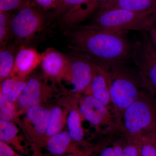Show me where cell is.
Here are the masks:
<instances>
[{
    "label": "cell",
    "instance_id": "3957f363",
    "mask_svg": "<svg viewBox=\"0 0 156 156\" xmlns=\"http://www.w3.org/2000/svg\"><path fill=\"white\" fill-rule=\"evenodd\" d=\"M156 128V97L145 90L124 111L121 130L127 136L140 137Z\"/></svg>",
    "mask_w": 156,
    "mask_h": 156
},
{
    "label": "cell",
    "instance_id": "2e32d148",
    "mask_svg": "<svg viewBox=\"0 0 156 156\" xmlns=\"http://www.w3.org/2000/svg\"><path fill=\"white\" fill-rule=\"evenodd\" d=\"M114 9L138 12H156V0H109L97 11Z\"/></svg>",
    "mask_w": 156,
    "mask_h": 156
},
{
    "label": "cell",
    "instance_id": "ffe728a7",
    "mask_svg": "<svg viewBox=\"0 0 156 156\" xmlns=\"http://www.w3.org/2000/svg\"><path fill=\"white\" fill-rule=\"evenodd\" d=\"M67 115L66 112L58 105L50 108L45 139L63 131L65 125L66 124Z\"/></svg>",
    "mask_w": 156,
    "mask_h": 156
},
{
    "label": "cell",
    "instance_id": "44dd1931",
    "mask_svg": "<svg viewBox=\"0 0 156 156\" xmlns=\"http://www.w3.org/2000/svg\"><path fill=\"white\" fill-rule=\"evenodd\" d=\"M19 129L14 122L0 121V140L9 145L16 147L17 149L23 151L18 135Z\"/></svg>",
    "mask_w": 156,
    "mask_h": 156
},
{
    "label": "cell",
    "instance_id": "52a82bcc",
    "mask_svg": "<svg viewBox=\"0 0 156 156\" xmlns=\"http://www.w3.org/2000/svg\"><path fill=\"white\" fill-rule=\"evenodd\" d=\"M74 97L82 118L95 127L98 132L109 134L121 130L113 113L92 96L84 93L74 95Z\"/></svg>",
    "mask_w": 156,
    "mask_h": 156
},
{
    "label": "cell",
    "instance_id": "9c48e42d",
    "mask_svg": "<svg viewBox=\"0 0 156 156\" xmlns=\"http://www.w3.org/2000/svg\"><path fill=\"white\" fill-rule=\"evenodd\" d=\"M48 80L44 74H34L27 77L25 88L16 103L17 117L30 108L43 105L52 96L54 87Z\"/></svg>",
    "mask_w": 156,
    "mask_h": 156
},
{
    "label": "cell",
    "instance_id": "6da1fadb",
    "mask_svg": "<svg viewBox=\"0 0 156 156\" xmlns=\"http://www.w3.org/2000/svg\"><path fill=\"white\" fill-rule=\"evenodd\" d=\"M66 32L70 49L101 67L131 58L133 44L128 39V31L80 24Z\"/></svg>",
    "mask_w": 156,
    "mask_h": 156
},
{
    "label": "cell",
    "instance_id": "d6a6232c",
    "mask_svg": "<svg viewBox=\"0 0 156 156\" xmlns=\"http://www.w3.org/2000/svg\"><path fill=\"white\" fill-rule=\"evenodd\" d=\"M139 156H140V155H139Z\"/></svg>",
    "mask_w": 156,
    "mask_h": 156
},
{
    "label": "cell",
    "instance_id": "277c9868",
    "mask_svg": "<svg viewBox=\"0 0 156 156\" xmlns=\"http://www.w3.org/2000/svg\"><path fill=\"white\" fill-rule=\"evenodd\" d=\"M90 25L103 29L119 31H147L156 18V12H138L114 9L97 11Z\"/></svg>",
    "mask_w": 156,
    "mask_h": 156
},
{
    "label": "cell",
    "instance_id": "cb8c5ba5",
    "mask_svg": "<svg viewBox=\"0 0 156 156\" xmlns=\"http://www.w3.org/2000/svg\"><path fill=\"white\" fill-rule=\"evenodd\" d=\"M17 112L16 105L0 94V121L14 122L17 119Z\"/></svg>",
    "mask_w": 156,
    "mask_h": 156
},
{
    "label": "cell",
    "instance_id": "5bb4252c",
    "mask_svg": "<svg viewBox=\"0 0 156 156\" xmlns=\"http://www.w3.org/2000/svg\"><path fill=\"white\" fill-rule=\"evenodd\" d=\"M95 63L94 75L85 94L92 96L108 108L113 114V109L105 72L103 69Z\"/></svg>",
    "mask_w": 156,
    "mask_h": 156
},
{
    "label": "cell",
    "instance_id": "7c38bea8",
    "mask_svg": "<svg viewBox=\"0 0 156 156\" xmlns=\"http://www.w3.org/2000/svg\"><path fill=\"white\" fill-rule=\"evenodd\" d=\"M42 54L30 46L20 47L15 58L14 69L10 77L26 80L41 64Z\"/></svg>",
    "mask_w": 156,
    "mask_h": 156
},
{
    "label": "cell",
    "instance_id": "ac0fdd59",
    "mask_svg": "<svg viewBox=\"0 0 156 156\" xmlns=\"http://www.w3.org/2000/svg\"><path fill=\"white\" fill-rule=\"evenodd\" d=\"M20 47L13 44L1 48L0 50V82L10 78L14 69L16 54Z\"/></svg>",
    "mask_w": 156,
    "mask_h": 156
},
{
    "label": "cell",
    "instance_id": "30bf717a",
    "mask_svg": "<svg viewBox=\"0 0 156 156\" xmlns=\"http://www.w3.org/2000/svg\"><path fill=\"white\" fill-rule=\"evenodd\" d=\"M67 56L69 65L64 80L73 87V95L84 94L92 82L95 63L77 52H73Z\"/></svg>",
    "mask_w": 156,
    "mask_h": 156
},
{
    "label": "cell",
    "instance_id": "8992f818",
    "mask_svg": "<svg viewBox=\"0 0 156 156\" xmlns=\"http://www.w3.org/2000/svg\"><path fill=\"white\" fill-rule=\"evenodd\" d=\"M131 59L144 89L156 97V50L146 31L141 32L139 38L133 43Z\"/></svg>",
    "mask_w": 156,
    "mask_h": 156
},
{
    "label": "cell",
    "instance_id": "4316f807",
    "mask_svg": "<svg viewBox=\"0 0 156 156\" xmlns=\"http://www.w3.org/2000/svg\"><path fill=\"white\" fill-rule=\"evenodd\" d=\"M30 3V0H0V11H17Z\"/></svg>",
    "mask_w": 156,
    "mask_h": 156
},
{
    "label": "cell",
    "instance_id": "4dcf8cb0",
    "mask_svg": "<svg viewBox=\"0 0 156 156\" xmlns=\"http://www.w3.org/2000/svg\"><path fill=\"white\" fill-rule=\"evenodd\" d=\"M146 32L151 43L156 50V18Z\"/></svg>",
    "mask_w": 156,
    "mask_h": 156
},
{
    "label": "cell",
    "instance_id": "1f68e13d",
    "mask_svg": "<svg viewBox=\"0 0 156 156\" xmlns=\"http://www.w3.org/2000/svg\"><path fill=\"white\" fill-rule=\"evenodd\" d=\"M0 156H3L2 155L0 154Z\"/></svg>",
    "mask_w": 156,
    "mask_h": 156
},
{
    "label": "cell",
    "instance_id": "7402d4cb",
    "mask_svg": "<svg viewBox=\"0 0 156 156\" xmlns=\"http://www.w3.org/2000/svg\"><path fill=\"white\" fill-rule=\"evenodd\" d=\"M140 155L156 156V128L139 137Z\"/></svg>",
    "mask_w": 156,
    "mask_h": 156
},
{
    "label": "cell",
    "instance_id": "ba28073f",
    "mask_svg": "<svg viewBox=\"0 0 156 156\" xmlns=\"http://www.w3.org/2000/svg\"><path fill=\"white\" fill-rule=\"evenodd\" d=\"M50 109L43 104L30 108L20 115L23 118L18 121L20 126L34 149L41 147L45 140Z\"/></svg>",
    "mask_w": 156,
    "mask_h": 156
},
{
    "label": "cell",
    "instance_id": "f546056e",
    "mask_svg": "<svg viewBox=\"0 0 156 156\" xmlns=\"http://www.w3.org/2000/svg\"><path fill=\"white\" fill-rule=\"evenodd\" d=\"M0 154L4 156H22L17 153L9 144L0 140Z\"/></svg>",
    "mask_w": 156,
    "mask_h": 156
},
{
    "label": "cell",
    "instance_id": "f1b7e54d",
    "mask_svg": "<svg viewBox=\"0 0 156 156\" xmlns=\"http://www.w3.org/2000/svg\"><path fill=\"white\" fill-rule=\"evenodd\" d=\"M58 0H35L36 2L44 11L56 9Z\"/></svg>",
    "mask_w": 156,
    "mask_h": 156
},
{
    "label": "cell",
    "instance_id": "d4e9b609",
    "mask_svg": "<svg viewBox=\"0 0 156 156\" xmlns=\"http://www.w3.org/2000/svg\"><path fill=\"white\" fill-rule=\"evenodd\" d=\"M86 0H58L51 18L57 21L70 11L77 7Z\"/></svg>",
    "mask_w": 156,
    "mask_h": 156
},
{
    "label": "cell",
    "instance_id": "8fae6325",
    "mask_svg": "<svg viewBox=\"0 0 156 156\" xmlns=\"http://www.w3.org/2000/svg\"><path fill=\"white\" fill-rule=\"evenodd\" d=\"M41 54V65L44 75L53 84L61 85L69 65L67 55L52 48H47Z\"/></svg>",
    "mask_w": 156,
    "mask_h": 156
},
{
    "label": "cell",
    "instance_id": "e0dca14e",
    "mask_svg": "<svg viewBox=\"0 0 156 156\" xmlns=\"http://www.w3.org/2000/svg\"><path fill=\"white\" fill-rule=\"evenodd\" d=\"M73 100V105L68 112L66 118L68 131L76 144L88 147L89 146H87V144L84 142V132L82 124L83 118L78 110L74 97Z\"/></svg>",
    "mask_w": 156,
    "mask_h": 156
},
{
    "label": "cell",
    "instance_id": "d6986e66",
    "mask_svg": "<svg viewBox=\"0 0 156 156\" xmlns=\"http://www.w3.org/2000/svg\"><path fill=\"white\" fill-rule=\"evenodd\" d=\"M26 80L10 77L1 82L0 94L7 100L16 104L26 87Z\"/></svg>",
    "mask_w": 156,
    "mask_h": 156
},
{
    "label": "cell",
    "instance_id": "83f0119b",
    "mask_svg": "<svg viewBox=\"0 0 156 156\" xmlns=\"http://www.w3.org/2000/svg\"><path fill=\"white\" fill-rule=\"evenodd\" d=\"M35 156H52L50 155H42L39 154V152L35 153ZM52 156H94V146H89L86 148L84 150H81L75 153L68 154L63 155L61 156H54L52 155Z\"/></svg>",
    "mask_w": 156,
    "mask_h": 156
},
{
    "label": "cell",
    "instance_id": "603a6c76",
    "mask_svg": "<svg viewBox=\"0 0 156 156\" xmlns=\"http://www.w3.org/2000/svg\"><path fill=\"white\" fill-rule=\"evenodd\" d=\"M10 12L0 11V46L1 48L9 44L11 40Z\"/></svg>",
    "mask_w": 156,
    "mask_h": 156
},
{
    "label": "cell",
    "instance_id": "484cf974",
    "mask_svg": "<svg viewBox=\"0 0 156 156\" xmlns=\"http://www.w3.org/2000/svg\"><path fill=\"white\" fill-rule=\"evenodd\" d=\"M127 136L126 144L121 156H139V137Z\"/></svg>",
    "mask_w": 156,
    "mask_h": 156
},
{
    "label": "cell",
    "instance_id": "7a4b0ae2",
    "mask_svg": "<svg viewBox=\"0 0 156 156\" xmlns=\"http://www.w3.org/2000/svg\"><path fill=\"white\" fill-rule=\"evenodd\" d=\"M101 67L105 72L115 119L121 127L124 111L145 89L137 70L129 66L128 62Z\"/></svg>",
    "mask_w": 156,
    "mask_h": 156
},
{
    "label": "cell",
    "instance_id": "9a60e30c",
    "mask_svg": "<svg viewBox=\"0 0 156 156\" xmlns=\"http://www.w3.org/2000/svg\"><path fill=\"white\" fill-rule=\"evenodd\" d=\"M73 142L68 131H62L45 140L41 147L54 156L75 153L81 151Z\"/></svg>",
    "mask_w": 156,
    "mask_h": 156
},
{
    "label": "cell",
    "instance_id": "4fadbf2b",
    "mask_svg": "<svg viewBox=\"0 0 156 156\" xmlns=\"http://www.w3.org/2000/svg\"><path fill=\"white\" fill-rule=\"evenodd\" d=\"M109 1L86 0L58 20V24L66 31L80 25L81 23L92 17L102 5Z\"/></svg>",
    "mask_w": 156,
    "mask_h": 156
},
{
    "label": "cell",
    "instance_id": "5b68a950",
    "mask_svg": "<svg viewBox=\"0 0 156 156\" xmlns=\"http://www.w3.org/2000/svg\"><path fill=\"white\" fill-rule=\"evenodd\" d=\"M49 20L43 11L31 2L11 16V39L20 47L29 46L45 30Z\"/></svg>",
    "mask_w": 156,
    "mask_h": 156
}]
</instances>
